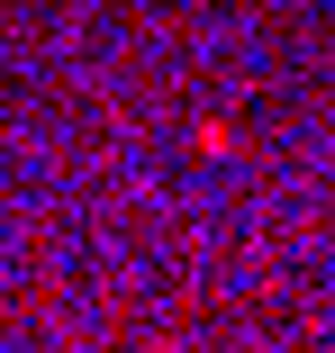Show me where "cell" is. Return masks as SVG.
<instances>
[{
	"mask_svg": "<svg viewBox=\"0 0 335 353\" xmlns=\"http://www.w3.org/2000/svg\"><path fill=\"white\" fill-rule=\"evenodd\" d=\"M190 145H199V154H236V127H227V118H199Z\"/></svg>",
	"mask_w": 335,
	"mask_h": 353,
	"instance_id": "6da1fadb",
	"label": "cell"
}]
</instances>
